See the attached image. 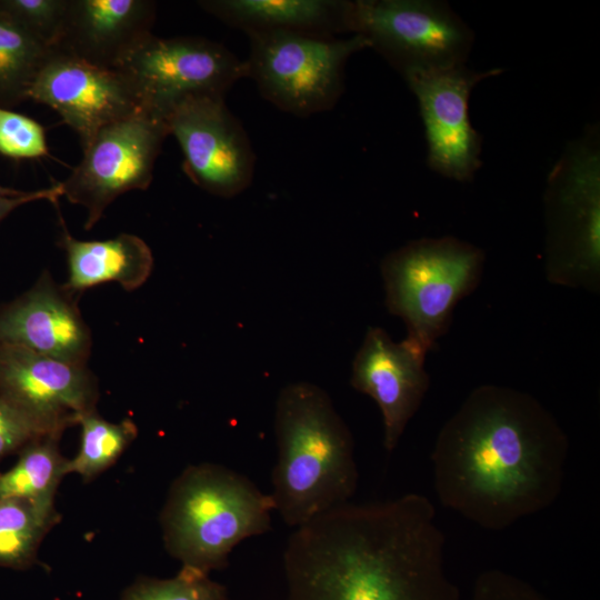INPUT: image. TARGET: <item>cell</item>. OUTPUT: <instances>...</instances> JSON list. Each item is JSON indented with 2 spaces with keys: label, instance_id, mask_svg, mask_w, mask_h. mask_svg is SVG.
Segmentation results:
<instances>
[{
  "label": "cell",
  "instance_id": "cell-7",
  "mask_svg": "<svg viewBox=\"0 0 600 600\" xmlns=\"http://www.w3.org/2000/svg\"><path fill=\"white\" fill-rule=\"evenodd\" d=\"M247 77L284 112L308 117L330 110L343 92L344 67L368 41L359 36L319 37L292 32L247 34Z\"/></svg>",
  "mask_w": 600,
  "mask_h": 600
},
{
  "label": "cell",
  "instance_id": "cell-13",
  "mask_svg": "<svg viewBox=\"0 0 600 600\" xmlns=\"http://www.w3.org/2000/svg\"><path fill=\"white\" fill-rule=\"evenodd\" d=\"M28 99L60 114L86 147L103 127L143 110L118 70L91 64L54 48L33 79Z\"/></svg>",
  "mask_w": 600,
  "mask_h": 600
},
{
  "label": "cell",
  "instance_id": "cell-29",
  "mask_svg": "<svg viewBox=\"0 0 600 600\" xmlns=\"http://www.w3.org/2000/svg\"><path fill=\"white\" fill-rule=\"evenodd\" d=\"M60 197H62L61 182L36 191H19L14 194L0 193V221L21 204L38 200H49L50 202L56 203Z\"/></svg>",
  "mask_w": 600,
  "mask_h": 600
},
{
  "label": "cell",
  "instance_id": "cell-8",
  "mask_svg": "<svg viewBox=\"0 0 600 600\" xmlns=\"http://www.w3.org/2000/svg\"><path fill=\"white\" fill-rule=\"evenodd\" d=\"M350 26L402 78L466 64L474 43L473 30L439 0L351 1Z\"/></svg>",
  "mask_w": 600,
  "mask_h": 600
},
{
  "label": "cell",
  "instance_id": "cell-14",
  "mask_svg": "<svg viewBox=\"0 0 600 600\" xmlns=\"http://www.w3.org/2000/svg\"><path fill=\"white\" fill-rule=\"evenodd\" d=\"M0 390L43 429L62 436L96 410L98 381L87 364L0 344Z\"/></svg>",
  "mask_w": 600,
  "mask_h": 600
},
{
  "label": "cell",
  "instance_id": "cell-16",
  "mask_svg": "<svg viewBox=\"0 0 600 600\" xmlns=\"http://www.w3.org/2000/svg\"><path fill=\"white\" fill-rule=\"evenodd\" d=\"M0 344L87 364L92 339L77 296L46 271L30 290L0 307Z\"/></svg>",
  "mask_w": 600,
  "mask_h": 600
},
{
  "label": "cell",
  "instance_id": "cell-1",
  "mask_svg": "<svg viewBox=\"0 0 600 600\" xmlns=\"http://www.w3.org/2000/svg\"><path fill=\"white\" fill-rule=\"evenodd\" d=\"M568 454L566 432L538 399L482 384L436 438L433 489L442 507L484 530L502 531L556 502Z\"/></svg>",
  "mask_w": 600,
  "mask_h": 600
},
{
  "label": "cell",
  "instance_id": "cell-25",
  "mask_svg": "<svg viewBox=\"0 0 600 600\" xmlns=\"http://www.w3.org/2000/svg\"><path fill=\"white\" fill-rule=\"evenodd\" d=\"M67 0H6L0 11L14 19L34 37L53 47L62 24Z\"/></svg>",
  "mask_w": 600,
  "mask_h": 600
},
{
  "label": "cell",
  "instance_id": "cell-2",
  "mask_svg": "<svg viewBox=\"0 0 600 600\" xmlns=\"http://www.w3.org/2000/svg\"><path fill=\"white\" fill-rule=\"evenodd\" d=\"M426 496L349 501L293 529L286 600H461L446 537Z\"/></svg>",
  "mask_w": 600,
  "mask_h": 600
},
{
  "label": "cell",
  "instance_id": "cell-26",
  "mask_svg": "<svg viewBox=\"0 0 600 600\" xmlns=\"http://www.w3.org/2000/svg\"><path fill=\"white\" fill-rule=\"evenodd\" d=\"M0 153L12 158H39L49 153L42 126L0 106Z\"/></svg>",
  "mask_w": 600,
  "mask_h": 600
},
{
  "label": "cell",
  "instance_id": "cell-9",
  "mask_svg": "<svg viewBox=\"0 0 600 600\" xmlns=\"http://www.w3.org/2000/svg\"><path fill=\"white\" fill-rule=\"evenodd\" d=\"M133 87L143 110L164 120L191 96H220L247 77V64L219 42L152 33L114 68Z\"/></svg>",
  "mask_w": 600,
  "mask_h": 600
},
{
  "label": "cell",
  "instance_id": "cell-27",
  "mask_svg": "<svg viewBox=\"0 0 600 600\" xmlns=\"http://www.w3.org/2000/svg\"><path fill=\"white\" fill-rule=\"evenodd\" d=\"M47 436L58 434L43 429L0 390V462Z\"/></svg>",
  "mask_w": 600,
  "mask_h": 600
},
{
  "label": "cell",
  "instance_id": "cell-12",
  "mask_svg": "<svg viewBox=\"0 0 600 600\" xmlns=\"http://www.w3.org/2000/svg\"><path fill=\"white\" fill-rule=\"evenodd\" d=\"M502 72L461 64L403 78L418 102L430 170L460 183L473 180L482 166V138L471 124L469 99L478 83Z\"/></svg>",
  "mask_w": 600,
  "mask_h": 600
},
{
  "label": "cell",
  "instance_id": "cell-20",
  "mask_svg": "<svg viewBox=\"0 0 600 600\" xmlns=\"http://www.w3.org/2000/svg\"><path fill=\"white\" fill-rule=\"evenodd\" d=\"M54 502L0 500V568L27 570L39 563L38 551L59 522Z\"/></svg>",
  "mask_w": 600,
  "mask_h": 600
},
{
  "label": "cell",
  "instance_id": "cell-19",
  "mask_svg": "<svg viewBox=\"0 0 600 600\" xmlns=\"http://www.w3.org/2000/svg\"><path fill=\"white\" fill-rule=\"evenodd\" d=\"M60 247L68 263L63 288L72 294L101 283L117 282L126 291L140 288L150 277L153 256L138 236L120 233L106 240L76 239L61 220Z\"/></svg>",
  "mask_w": 600,
  "mask_h": 600
},
{
  "label": "cell",
  "instance_id": "cell-30",
  "mask_svg": "<svg viewBox=\"0 0 600 600\" xmlns=\"http://www.w3.org/2000/svg\"><path fill=\"white\" fill-rule=\"evenodd\" d=\"M19 191H16V190H11V189H7V188H3V187H0V193H3V194H14V193H18Z\"/></svg>",
  "mask_w": 600,
  "mask_h": 600
},
{
  "label": "cell",
  "instance_id": "cell-10",
  "mask_svg": "<svg viewBox=\"0 0 600 600\" xmlns=\"http://www.w3.org/2000/svg\"><path fill=\"white\" fill-rule=\"evenodd\" d=\"M166 121L141 110L100 129L83 147V157L61 182L62 196L87 210L90 230L119 196L146 190L162 142Z\"/></svg>",
  "mask_w": 600,
  "mask_h": 600
},
{
  "label": "cell",
  "instance_id": "cell-21",
  "mask_svg": "<svg viewBox=\"0 0 600 600\" xmlns=\"http://www.w3.org/2000/svg\"><path fill=\"white\" fill-rule=\"evenodd\" d=\"M60 436L37 439L21 449L14 464L0 471V500L29 499L54 502L68 459L59 448Z\"/></svg>",
  "mask_w": 600,
  "mask_h": 600
},
{
  "label": "cell",
  "instance_id": "cell-15",
  "mask_svg": "<svg viewBox=\"0 0 600 600\" xmlns=\"http://www.w3.org/2000/svg\"><path fill=\"white\" fill-rule=\"evenodd\" d=\"M427 352L409 338L396 342L388 332L370 327L358 349L350 383L373 399L381 412L383 447L392 452L419 410L430 386Z\"/></svg>",
  "mask_w": 600,
  "mask_h": 600
},
{
  "label": "cell",
  "instance_id": "cell-28",
  "mask_svg": "<svg viewBox=\"0 0 600 600\" xmlns=\"http://www.w3.org/2000/svg\"><path fill=\"white\" fill-rule=\"evenodd\" d=\"M469 600H549L527 580L501 569L480 573Z\"/></svg>",
  "mask_w": 600,
  "mask_h": 600
},
{
  "label": "cell",
  "instance_id": "cell-18",
  "mask_svg": "<svg viewBox=\"0 0 600 600\" xmlns=\"http://www.w3.org/2000/svg\"><path fill=\"white\" fill-rule=\"evenodd\" d=\"M199 6L246 34L292 32L319 37L351 33V1L202 0Z\"/></svg>",
  "mask_w": 600,
  "mask_h": 600
},
{
  "label": "cell",
  "instance_id": "cell-17",
  "mask_svg": "<svg viewBox=\"0 0 600 600\" xmlns=\"http://www.w3.org/2000/svg\"><path fill=\"white\" fill-rule=\"evenodd\" d=\"M157 4L150 0H67L52 48L91 64L114 69L151 34Z\"/></svg>",
  "mask_w": 600,
  "mask_h": 600
},
{
  "label": "cell",
  "instance_id": "cell-4",
  "mask_svg": "<svg viewBox=\"0 0 600 600\" xmlns=\"http://www.w3.org/2000/svg\"><path fill=\"white\" fill-rule=\"evenodd\" d=\"M270 494L249 478L213 462L190 464L173 480L160 512L167 552L181 567L222 570L242 541L267 533Z\"/></svg>",
  "mask_w": 600,
  "mask_h": 600
},
{
  "label": "cell",
  "instance_id": "cell-23",
  "mask_svg": "<svg viewBox=\"0 0 600 600\" xmlns=\"http://www.w3.org/2000/svg\"><path fill=\"white\" fill-rule=\"evenodd\" d=\"M80 444L77 454L68 459V474L77 473L90 481L113 466L138 436L130 419L110 422L97 409L80 417Z\"/></svg>",
  "mask_w": 600,
  "mask_h": 600
},
{
  "label": "cell",
  "instance_id": "cell-3",
  "mask_svg": "<svg viewBox=\"0 0 600 600\" xmlns=\"http://www.w3.org/2000/svg\"><path fill=\"white\" fill-rule=\"evenodd\" d=\"M274 433L269 494L288 527L351 501L359 482L354 441L323 389L306 381L286 386L276 402Z\"/></svg>",
  "mask_w": 600,
  "mask_h": 600
},
{
  "label": "cell",
  "instance_id": "cell-6",
  "mask_svg": "<svg viewBox=\"0 0 600 600\" xmlns=\"http://www.w3.org/2000/svg\"><path fill=\"white\" fill-rule=\"evenodd\" d=\"M484 251L456 237L420 238L381 262L388 311L401 318L407 338L427 353L447 332L452 313L481 281Z\"/></svg>",
  "mask_w": 600,
  "mask_h": 600
},
{
  "label": "cell",
  "instance_id": "cell-24",
  "mask_svg": "<svg viewBox=\"0 0 600 600\" xmlns=\"http://www.w3.org/2000/svg\"><path fill=\"white\" fill-rule=\"evenodd\" d=\"M209 576L187 567L172 578L142 576L123 590L120 600H228L227 587Z\"/></svg>",
  "mask_w": 600,
  "mask_h": 600
},
{
  "label": "cell",
  "instance_id": "cell-22",
  "mask_svg": "<svg viewBox=\"0 0 600 600\" xmlns=\"http://www.w3.org/2000/svg\"><path fill=\"white\" fill-rule=\"evenodd\" d=\"M51 49L0 11V102L28 98V90Z\"/></svg>",
  "mask_w": 600,
  "mask_h": 600
},
{
  "label": "cell",
  "instance_id": "cell-5",
  "mask_svg": "<svg viewBox=\"0 0 600 600\" xmlns=\"http://www.w3.org/2000/svg\"><path fill=\"white\" fill-rule=\"evenodd\" d=\"M544 272L557 286L600 289V128L588 124L548 174Z\"/></svg>",
  "mask_w": 600,
  "mask_h": 600
},
{
  "label": "cell",
  "instance_id": "cell-11",
  "mask_svg": "<svg viewBox=\"0 0 600 600\" xmlns=\"http://www.w3.org/2000/svg\"><path fill=\"white\" fill-rule=\"evenodd\" d=\"M164 121L169 136L180 146L183 170L194 184L224 198L249 187L256 157L224 97H188L169 111Z\"/></svg>",
  "mask_w": 600,
  "mask_h": 600
}]
</instances>
